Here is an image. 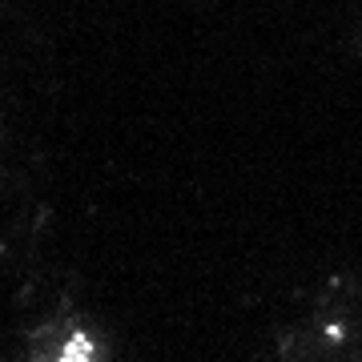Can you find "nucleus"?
I'll return each instance as SVG.
<instances>
[{"instance_id": "obj_1", "label": "nucleus", "mask_w": 362, "mask_h": 362, "mask_svg": "<svg viewBox=\"0 0 362 362\" xmlns=\"http://www.w3.org/2000/svg\"><path fill=\"white\" fill-rule=\"evenodd\" d=\"M28 362H105V350H101V342H97L93 330L69 326L49 350H40L37 358H28Z\"/></svg>"}]
</instances>
